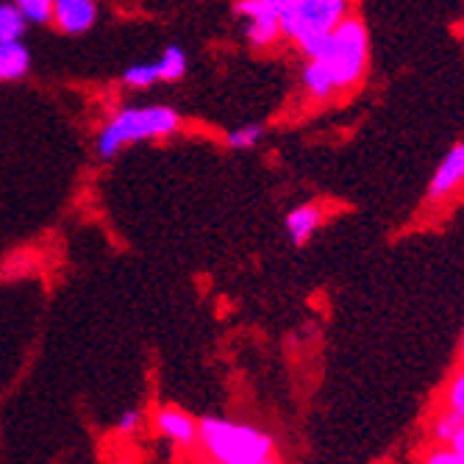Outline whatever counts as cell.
I'll return each mask as SVG.
<instances>
[{
    "mask_svg": "<svg viewBox=\"0 0 464 464\" xmlns=\"http://www.w3.org/2000/svg\"><path fill=\"white\" fill-rule=\"evenodd\" d=\"M265 4H267L270 9H276V12H278V17H284V14H289L295 6H298L301 0H265Z\"/></svg>",
    "mask_w": 464,
    "mask_h": 464,
    "instance_id": "cell-21",
    "label": "cell"
},
{
    "mask_svg": "<svg viewBox=\"0 0 464 464\" xmlns=\"http://www.w3.org/2000/svg\"><path fill=\"white\" fill-rule=\"evenodd\" d=\"M461 189H464V142H456L440 159L426 189V200L429 206H448Z\"/></svg>",
    "mask_w": 464,
    "mask_h": 464,
    "instance_id": "cell-6",
    "label": "cell"
},
{
    "mask_svg": "<svg viewBox=\"0 0 464 464\" xmlns=\"http://www.w3.org/2000/svg\"><path fill=\"white\" fill-rule=\"evenodd\" d=\"M181 129V114L173 106L161 103H145V106H122L117 114H111L103 129L98 131L95 150L98 159L109 161L122 148L150 142V140H167Z\"/></svg>",
    "mask_w": 464,
    "mask_h": 464,
    "instance_id": "cell-3",
    "label": "cell"
},
{
    "mask_svg": "<svg viewBox=\"0 0 464 464\" xmlns=\"http://www.w3.org/2000/svg\"><path fill=\"white\" fill-rule=\"evenodd\" d=\"M98 14V0H53L51 25H56L62 34L81 36L95 28Z\"/></svg>",
    "mask_w": 464,
    "mask_h": 464,
    "instance_id": "cell-8",
    "label": "cell"
},
{
    "mask_svg": "<svg viewBox=\"0 0 464 464\" xmlns=\"http://www.w3.org/2000/svg\"><path fill=\"white\" fill-rule=\"evenodd\" d=\"M12 4L23 12L28 25H51L53 0H12Z\"/></svg>",
    "mask_w": 464,
    "mask_h": 464,
    "instance_id": "cell-18",
    "label": "cell"
},
{
    "mask_svg": "<svg viewBox=\"0 0 464 464\" xmlns=\"http://www.w3.org/2000/svg\"><path fill=\"white\" fill-rule=\"evenodd\" d=\"M237 17L242 23V34L250 42V48L267 51L284 39L281 17L265 0H237Z\"/></svg>",
    "mask_w": 464,
    "mask_h": 464,
    "instance_id": "cell-5",
    "label": "cell"
},
{
    "mask_svg": "<svg viewBox=\"0 0 464 464\" xmlns=\"http://www.w3.org/2000/svg\"><path fill=\"white\" fill-rule=\"evenodd\" d=\"M420 464H464V456L450 445H429L420 456Z\"/></svg>",
    "mask_w": 464,
    "mask_h": 464,
    "instance_id": "cell-19",
    "label": "cell"
},
{
    "mask_svg": "<svg viewBox=\"0 0 464 464\" xmlns=\"http://www.w3.org/2000/svg\"><path fill=\"white\" fill-rule=\"evenodd\" d=\"M309 59L323 64L340 95L359 90L370 70V34L364 20L356 14L345 17L320 42V48Z\"/></svg>",
    "mask_w": 464,
    "mask_h": 464,
    "instance_id": "cell-2",
    "label": "cell"
},
{
    "mask_svg": "<svg viewBox=\"0 0 464 464\" xmlns=\"http://www.w3.org/2000/svg\"><path fill=\"white\" fill-rule=\"evenodd\" d=\"M450 448H456L461 456H464V423L459 426V431H456V437L450 440Z\"/></svg>",
    "mask_w": 464,
    "mask_h": 464,
    "instance_id": "cell-22",
    "label": "cell"
},
{
    "mask_svg": "<svg viewBox=\"0 0 464 464\" xmlns=\"http://www.w3.org/2000/svg\"><path fill=\"white\" fill-rule=\"evenodd\" d=\"M270 464H276V461H270Z\"/></svg>",
    "mask_w": 464,
    "mask_h": 464,
    "instance_id": "cell-24",
    "label": "cell"
},
{
    "mask_svg": "<svg viewBox=\"0 0 464 464\" xmlns=\"http://www.w3.org/2000/svg\"><path fill=\"white\" fill-rule=\"evenodd\" d=\"M25 31H28V20L23 17V12L12 0H4L0 4V42H17L25 36Z\"/></svg>",
    "mask_w": 464,
    "mask_h": 464,
    "instance_id": "cell-13",
    "label": "cell"
},
{
    "mask_svg": "<svg viewBox=\"0 0 464 464\" xmlns=\"http://www.w3.org/2000/svg\"><path fill=\"white\" fill-rule=\"evenodd\" d=\"M31 72V51L23 39L0 42V81L12 83Z\"/></svg>",
    "mask_w": 464,
    "mask_h": 464,
    "instance_id": "cell-11",
    "label": "cell"
},
{
    "mask_svg": "<svg viewBox=\"0 0 464 464\" xmlns=\"http://www.w3.org/2000/svg\"><path fill=\"white\" fill-rule=\"evenodd\" d=\"M461 426V420H456L453 414H448L445 409H437L429 420V437L434 445H450V440L456 437Z\"/></svg>",
    "mask_w": 464,
    "mask_h": 464,
    "instance_id": "cell-15",
    "label": "cell"
},
{
    "mask_svg": "<svg viewBox=\"0 0 464 464\" xmlns=\"http://www.w3.org/2000/svg\"><path fill=\"white\" fill-rule=\"evenodd\" d=\"M301 90L304 95L312 101V103H331L340 98V92H336L334 81L328 78V72L323 70L320 62L314 59H304V67H301Z\"/></svg>",
    "mask_w": 464,
    "mask_h": 464,
    "instance_id": "cell-10",
    "label": "cell"
},
{
    "mask_svg": "<svg viewBox=\"0 0 464 464\" xmlns=\"http://www.w3.org/2000/svg\"><path fill=\"white\" fill-rule=\"evenodd\" d=\"M198 450L206 464H270L276 461V440L239 420L203 417L198 431Z\"/></svg>",
    "mask_w": 464,
    "mask_h": 464,
    "instance_id": "cell-1",
    "label": "cell"
},
{
    "mask_svg": "<svg viewBox=\"0 0 464 464\" xmlns=\"http://www.w3.org/2000/svg\"><path fill=\"white\" fill-rule=\"evenodd\" d=\"M156 64H159L161 81H181V78L187 75V67H189L187 53H184V48H179V45H167V48L161 51V56L156 59Z\"/></svg>",
    "mask_w": 464,
    "mask_h": 464,
    "instance_id": "cell-14",
    "label": "cell"
},
{
    "mask_svg": "<svg viewBox=\"0 0 464 464\" xmlns=\"http://www.w3.org/2000/svg\"><path fill=\"white\" fill-rule=\"evenodd\" d=\"M142 411L140 409H125L120 417H117V423H114V429L120 431V434H134V431H140V426H142Z\"/></svg>",
    "mask_w": 464,
    "mask_h": 464,
    "instance_id": "cell-20",
    "label": "cell"
},
{
    "mask_svg": "<svg viewBox=\"0 0 464 464\" xmlns=\"http://www.w3.org/2000/svg\"><path fill=\"white\" fill-rule=\"evenodd\" d=\"M265 137V125L259 122H245V125H237V129H231L226 134V145L231 150H250L256 148Z\"/></svg>",
    "mask_w": 464,
    "mask_h": 464,
    "instance_id": "cell-17",
    "label": "cell"
},
{
    "mask_svg": "<svg viewBox=\"0 0 464 464\" xmlns=\"http://www.w3.org/2000/svg\"><path fill=\"white\" fill-rule=\"evenodd\" d=\"M459 362H464V331L459 336Z\"/></svg>",
    "mask_w": 464,
    "mask_h": 464,
    "instance_id": "cell-23",
    "label": "cell"
},
{
    "mask_svg": "<svg viewBox=\"0 0 464 464\" xmlns=\"http://www.w3.org/2000/svg\"><path fill=\"white\" fill-rule=\"evenodd\" d=\"M153 426L164 440H170L179 448H198L200 420H195L189 411H184L179 406H161L153 414Z\"/></svg>",
    "mask_w": 464,
    "mask_h": 464,
    "instance_id": "cell-7",
    "label": "cell"
},
{
    "mask_svg": "<svg viewBox=\"0 0 464 464\" xmlns=\"http://www.w3.org/2000/svg\"><path fill=\"white\" fill-rule=\"evenodd\" d=\"M353 0H301L289 14L281 17V34L309 59L320 42L353 12Z\"/></svg>",
    "mask_w": 464,
    "mask_h": 464,
    "instance_id": "cell-4",
    "label": "cell"
},
{
    "mask_svg": "<svg viewBox=\"0 0 464 464\" xmlns=\"http://www.w3.org/2000/svg\"><path fill=\"white\" fill-rule=\"evenodd\" d=\"M437 409H445L456 420L464 423V362L453 367V372L445 378V384L437 395Z\"/></svg>",
    "mask_w": 464,
    "mask_h": 464,
    "instance_id": "cell-12",
    "label": "cell"
},
{
    "mask_svg": "<svg viewBox=\"0 0 464 464\" xmlns=\"http://www.w3.org/2000/svg\"><path fill=\"white\" fill-rule=\"evenodd\" d=\"M325 223V208L320 203H301L284 218V231L295 245H306Z\"/></svg>",
    "mask_w": 464,
    "mask_h": 464,
    "instance_id": "cell-9",
    "label": "cell"
},
{
    "mask_svg": "<svg viewBox=\"0 0 464 464\" xmlns=\"http://www.w3.org/2000/svg\"><path fill=\"white\" fill-rule=\"evenodd\" d=\"M156 81H161L156 62H140V64L125 67V72H122V83L129 90H148Z\"/></svg>",
    "mask_w": 464,
    "mask_h": 464,
    "instance_id": "cell-16",
    "label": "cell"
}]
</instances>
